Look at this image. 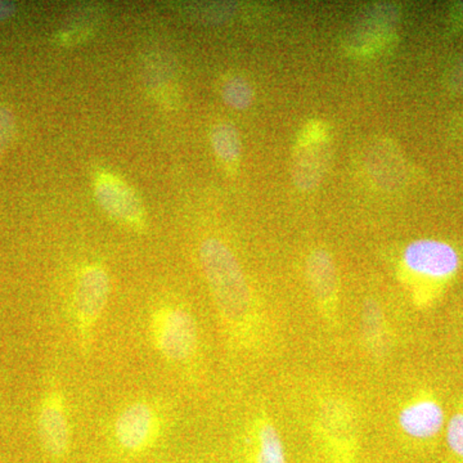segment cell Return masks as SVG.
Segmentation results:
<instances>
[{"label":"cell","mask_w":463,"mask_h":463,"mask_svg":"<svg viewBox=\"0 0 463 463\" xmlns=\"http://www.w3.org/2000/svg\"><path fill=\"white\" fill-rule=\"evenodd\" d=\"M446 439L450 453L463 461V399L457 403L455 412L447 421Z\"/></svg>","instance_id":"cell-16"},{"label":"cell","mask_w":463,"mask_h":463,"mask_svg":"<svg viewBox=\"0 0 463 463\" xmlns=\"http://www.w3.org/2000/svg\"><path fill=\"white\" fill-rule=\"evenodd\" d=\"M160 422L156 411L147 402L128 404L116 417L114 435L125 452L138 453L147 449L158 434Z\"/></svg>","instance_id":"cell-7"},{"label":"cell","mask_w":463,"mask_h":463,"mask_svg":"<svg viewBox=\"0 0 463 463\" xmlns=\"http://www.w3.org/2000/svg\"><path fill=\"white\" fill-rule=\"evenodd\" d=\"M255 463H288L285 446L279 429L267 417L254 426Z\"/></svg>","instance_id":"cell-11"},{"label":"cell","mask_w":463,"mask_h":463,"mask_svg":"<svg viewBox=\"0 0 463 463\" xmlns=\"http://www.w3.org/2000/svg\"><path fill=\"white\" fill-rule=\"evenodd\" d=\"M38 434L43 448L53 458H62L69 452L70 431L63 392L53 388L45 392L39 408Z\"/></svg>","instance_id":"cell-8"},{"label":"cell","mask_w":463,"mask_h":463,"mask_svg":"<svg viewBox=\"0 0 463 463\" xmlns=\"http://www.w3.org/2000/svg\"><path fill=\"white\" fill-rule=\"evenodd\" d=\"M200 263L228 332L240 341L248 340L257 315L239 260L221 240L207 239L200 246Z\"/></svg>","instance_id":"cell-1"},{"label":"cell","mask_w":463,"mask_h":463,"mask_svg":"<svg viewBox=\"0 0 463 463\" xmlns=\"http://www.w3.org/2000/svg\"><path fill=\"white\" fill-rule=\"evenodd\" d=\"M152 339L157 352L173 364H187L199 352V328L190 310L164 304L151 315Z\"/></svg>","instance_id":"cell-3"},{"label":"cell","mask_w":463,"mask_h":463,"mask_svg":"<svg viewBox=\"0 0 463 463\" xmlns=\"http://www.w3.org/2000/svg\"><path fill=\"white\" fill-rule=\"evenodd\" d=\"M330 158V139L323 129H309L301 139L292 160V178L301 190L315 188L321 182Z\"/></svg>","instance_id":"cell-10"},{"label":"cell","mask_w":463,"mask_h":463,"mask_svg":"<svg viewBox=\"0 0 463 463\" xmlns=\"http://www.w3.org/2000/svg\"><path fill=\"white\" fill-rule=\"evenodd\" d=\"M362 317H364V332L368 345L373 347L374 352H383L386 345V322L383 309L376 301H367Z\"/></svg>","instance_id":"cell-14"},{"label":"cell","mask_w":463,"mask_h":463,"mask_svg":"<svg viewBox=\"0 0 463 463\" xmlns=\"http://www.w3.org/2000/svg\"><path fill=\"white\" fill-rule=\"evenodd\" d=\"M307 279L323 317L336 318L339 306V279L336 265L327 250L316 249L307 258Z\"/></svg>","instance_id":"cell-9"},{"label":"cell","mask_w":463,"mask_h":463,"mask_svg":"<svg viewBox=\"0 0 463 463\" xmlns=\"http://www.w3.org/2000/svg\"><path fill=\"white\" fill-rule=\"evenodd\" d=\"M212 145L219 160L233 165L239 161L242 145L239 130L231 123L216 124L212 132Z\"/></svg>","instance_id":"cell-13"},{"label":"cell","mask_w":463,"mask_h":463,"mask_svg":"<svg viewBox=\"0 0 463 463\" xmlns=\"http://www.w3.org/2000/svg\"><path fill=\"white\" fill-rule=\"evenodd\" d=\"M184 8L188 9L190 14H194V16L203 18V20L210 18L213 21H219V18L225 20V17L231 14L232 9H233L227 3H213V5H210V3H203V5L194 3L192 5H183V9Z\"/></svg>","instance_id":"cell-17"},{"label":"cell","mask_w":463,"mask_h":463,"mask_svg":"<svg viewBox=\"0 0 463 463\" xmlns=\"http://www.w3.org/2000/svg\"><path fill=\"white\" fill-rule=\"evenodd\" d=\"M100 8L80 7L76 9L69 23L58 33V41L66 45L79 44L90 39L100 23Z\"/></svg>","instance_id":"cell-12"},{"label":"cell","mask_w":463,"mask_h":463,"mask_svg":"<svg viewBox=\"0 0 463 463\" xmlns=\"http://www.w3.org/2000/svg\"><path fill=\"white\" fill-rule=\"evenodd\" d=\"M402 264L410 279L414 306L428 309L458 273L461 257L455 246L446 241L423 239L407 245Z\"/></svg>","instance_id":"cell-2"},{"label":"cell","mask_w":463,"mask_h":463,"mask_svg":"<svg viewBox=\"0 0 463 463\" xmlns=\"http://www.w3.org/2000/svg\"><path fill=\"white\" fill-rule=\"evenodd\" d=\"M14 11H16V7L12 3L0 2V21L11 17Z\"/></svg>","instance_id":"cell-19"},{"label":"cell","mask_w":463,"mask_h":463,"mask_svg":"<svg viewBox=\"0 0 463 463\" xmlns=\"http://www.w3.org/2000/svg\"><path fill=\"white\" fill-rule=\"evenodd\" d=\"M111 281L108 270L99 264L81 269L72 289L71 313L81 345H90L94 328L108 306Z\"/></svg>","instance_id":"cell-4"},{"label":"cell","mask_w":463,"mask_h":463,"mask_svg":"<svg viewBox=\"0 0 463 463\" xmlns=\"http://www.w3.org/2000/svg\"><path fill=\"white\" fill-rule=\"evenodd\" d=\"M14 132V118L12 112L0 108V155L8 147Z\"/></svg>","instance_id":"cell-18"},{"label":"cell","mask_w":463,"mask_h":463,"mask_svg":"<svg viewBox=\"0 0 463 463\" xmlns=\"http://www.w3.org/2000/svg\"><path fill=\"white\" fill-rule=\"evenodd\" d=\"M455 78L458 80L459 85H462L463 87V60L459 62V65L457 66Z\"/></svg>","instance_id":"cell-20"},{"label":"cell","mask_w":463,"mask_h":463,"mask_svg":"<svg viewBox=\"0 0 463 463\" xmlns=\"http://www.w3.org/2000/svg\"><path fill=\"white\" fill-rule=\"evenodd\" d=\"M397 422L405 437L429 441L438 438L446 429V411L434 392L420 390L402 405Z\"/></svg>","instance_id":"cell-6"},{"label":"cell","mask_w":463,"mask_h":463,"mask_svg":"<svg viewBox=\"0 0 463 463\" xmlns=\"http://www.w3.org/2000/svg\"><path fill=\"white\" fill-rule=\"evenodd\" d=\"M94 194L100 207L116 222L130 230H145V207L123 179L112 173L100 172L94 181Z\"/></svg>","instance_id":"cell-5"},{"label":"cell","mask_w":463,"mask_h":463,"mask_svg":"<svg viewBox=\"0 0 463 463\" xmlns=\"http://www.w3.org/2000/svg\"><path fill=\"white\" fill-rule=\"evenodd\" d=\"M222 96L228 106L234 109H246L254 100V90L246 79L241 76L228 79L222 88Z\"/></svg>","instance_id":"cell-15"}]
</instances>
